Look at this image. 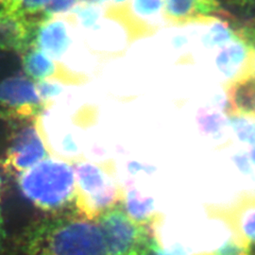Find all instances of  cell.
I'll return each instance as SVG.
<instances>
[{
	"label": "cell",
	"instance_id": "30bf717a",
	"mask_svg": "<svg viewBox=\"0 0 255 255\" xmlns=\"http://www.w3.org/2000/svg\"><path fill=\"white\" fill-rule=\"evenodd\" d=\"M220 49L216 64L227 84L251 74V49L237 32L236 37Z\"/></svg>",
	"mask_w": 255,
	"mask_h": 255
},
{
	"label": "cell",
	"instance_id": "f546056e",
	"mask_svg": "<svg viewBox=\"0 0 255 255\" xmlns=\"http://www.w3.org/2000/svg\"><path fill=\"white\" fill-rule=\"evenodd\" d=\"M249 156H250V159H251L252 164L255 165V146H252L251 151H250V153H249Z\"/></svg>",
	"mask_w": 255,
	"mask_h": 255
},
{
	"label": "cell",
	"instance_id": "ac0fdd59",
	"mask_svg": "<svg viewBox=\"0 0 255 255\" xmlns=\"http://www.w3.org/2000/svg\"><path fill=\"white\" fill-rule=\"evenodd\" d=\"M236 37L234 28L222 23H218L210 28L208 33L203 38L204 45L208 47H222L227 45Z\"/></svg>",
	"mask_w": 255,
	"mask_h": 255
},
{
	"label": "cell",
	"instance_id": "cb8c5ba5",
	"mask_svg": "<svg viewBox=\"0 0 255 255\" xmlns=\"http://www.w3.org/2000/svg\"><path fill=\"white\" fill-rule=\"evenodd\" d=\"M232 160L241 173L249 176L250 178L255 175L254 164H252L250 156L245 151H238L237 153H235Z\"/></svg>",
	"mask_w": 255,
	"mask_h": 255
},
{
	"label": "cell",
	"instance_id": "8fae6325",
	"mask_svg": "<svg viewBox=\"0 0 255 255\" xmlns=\"http://www.w3.org/2000/svg\"><path fill=\"white\" fill-rule=\"evenodd\" d=\"M164 7V0H129L125 6L128 13L124 15L130 19L129 26L136 29L135 34H149L165 24Z\"/></svg>",
	"mask_w": 255,
	"mask_h": 255
},
{
	"label": "cell",
	"instance_id": "8992f818",
	"mask_svg": "<svg viewBox=\"0 0 255 255\" xmlns=\"http://www.w3.org/2000/svg\"><path fill=\"white\" fill-rule=\"evenodd\" d=\"M46 107L29 78L13 76L0 82L1 118L19 123L35 121Z\"/></svg>",
	"mask_w": 255,
	"mask_h": 255
},
{
	"label": "cell",
	"instance_id": "603a6c76",
	"mask_svg": "<svg viewBox=\"0 0 255 255\" xmlns=\"http://www.w3.org/2000/svg\"><path fill=\"white\" fill-rule=\"evenodd\" d=\"M197 12L205 18L214 19L221 11L219 0H194Z\"/></svg>",
	"mask_w": 255,
	"mask_h": 255
},
{
	"label": "cell",
	"instance_id": "9c48e42d",
	"mask_svg": "<svg viewBox=\"0 0 255 255\" xmlns=\"http://www.w3.org/2000/svg\"><path fill=\"white\" fill-rule=\"evenodd\" d=\"M71 42L64 21L50 17L37 26L31 44L57 61L64 57Z\"/></svg>",
	"mask_w": 255,
	"mask_h": 255
},
{
	"label": "cell",
	"instance_id": "52a82bcc",
	"mask_svg": "<svg viewBox=\"0 0 255 255\" xmlns=\"http://www.w3.org/2000/svg\"><path fill=\"white\" fill-rule=\"evenodd\" d=\"M46 19L28 16L9 2L0 6V49L23 53L31 44L37 26Z\"/></svg>",
	"mask_w": 255,
	"mask_h": 255
},
{
	"label": "cell",
	"instance_id": "6da1fadb",
	"mask_svg": "<svg viewBox=\"0 0 255 255\" xmlns=\"http://www.w3.org/2000/svg\"><path fill=\"white\" fill-rule=\"evenodd\" d=\"M26 255H106L96 221L78 214H58L30 224L22 237Z\"/></svg>",
	"mask_w": 255,
	"mask_h": 255
},
{
	"label": "cell",
	"instance_id": "83f0119b",
	"mask_svg": "<svg viewBox=\"0 0 255 255\" xmlns=\"http://www.w3.org/2000/svg\"><path fill=\"white\" fill-rule=\"evenodd\" d=\"M145 255H164V253L162 252V250L160 249V247L158 245L157 241L155 240L154 243L151 245V247L148 249V251L146 252Z\"/></svg>",
	"mask_w": 255,
	"mask_h": 255
},
{
	"label": "cell",
	"instance_id": "d6a6232c",
	"mask_svg": "<svg viewBox=\"0 0 255 255\" xmlns=\"http://www.w3.org/2000/svg\"><path fill=\"white\" fill-rule=\"evenodd\" d=\"M75 1H76V2H78V0H75Z\"/></svg>",
	"mask_w": 255,
	"mask_h": 255
},
{
	"label": "cell",
	"instance_id": "ba28073f",
	"mask_svg": "<svg viewBox=\"0 0 255 255\" xmlns=\"http://www.w3.org/2000/svg\"><path fill=\"white\" fill-rule=\"evenodd\" d=\"M232 234L255 255V201L243 196L230 208L217 210Z\"/></svg>",
	"mask_w": 255,
	"mask_h": 255
},
{
	"label": "cell",
	"instance_id": "277c9868",
	"mask_svg": "<svg viewBox=\"0 0 255 255\" xmlns=\"http://www.w3.org/2000/svg\"><path fill=\"white\" fill-rule=\"evenodd\" d=\"M106 255H145L154 243V227L129 218L121 202L103 211L96 219Z\"/></svg>",
	"mask_w": 255,
	"mask_h": 255
},
{
	"label": "cell",
	"instance_id": "ffe728a7",
	"mask_svg": "<svg viewBox=\"0 0 255 255\" xmlns=\"http://www.w3.org/2000/svg\"><path fill=\"white\" fill-rule=\"evenodd\" d=\"M73 12L80 20L81 26L85 28H95L98 26V22L101 16L100 7L76 4L73 8Z\"/></svg>",
	"mask_w": 255,
	"mask_h": 255
},
{
	"label": "cell",
	"instance_id": "f1b7e54d",
	"mask_svg": "<svg viewBox=\"0 0 255 255\" xmlns=\"http://www.w3.org/2000/svg\"><path fill=\"white\" fill-rule=\"evenodd\" d=\"M106 1L115 6H124L125 7L129 0H106ZM124 7H122V8H124Z\"/></svg>",
	"mask_w": 255,
	"mask_h": 255
},
{
	"label": "cell",
	"instance_id": "9a60e30c",
	"mask_svg": "<svg viewBox=\"0 0 255 255\" xmlns=\"http://www.w3.org/2000/svg\"><path fill=\"white\" fill-rule=\"evenodd\" d=\"M164 20L166 25L172 26L214 21L202 17L197 12L194 0H164Z\"/></svg>",
	"mask_w": 255,
	"mask_h": 255
},
{
	"label": "cell",
	"instance_id": "d4e9b609",
	"mask_svg": "<svg viewBox=\"0 0 255 255\" xmlns=\"http://www.w3.org/2000/svg\"><path fill=\"white\" fill-rule=\"evenodd\" d=\"M128 170L131 174H137L139 172H145L150 174L155 171V167L148 164H140L136 162H131L128 165Z\"/></svg>",
	"mask_w": 255,
	"mask_h": 255
},
{
	"label": "cell",
	"instance_id": "5b68a950",
	"mask_svg": "<svg viewBox=\"0 0 255 255\" xmlns=\"http://www.w3.org/2000/svg\"><path fill=\"white\" fill-rule=\"evenodd\" d=\"M38 119L19 123L18 128L12 132L1 163L5 173L17 177L48 158L46 144L38 128Z\"/></svg>",
	"mask_w": 255,
	"mask_h": 255
},
{
	"label": "cell",
	"instance_id": "e0dca14e",
	"mask_svg": "<svg viewBox=\"0 0 255 255\" xmlns=\"http://www.w3.org/2000/svg\"><path fill=\"white\" fill-rule=\"evenodd\" d=\"M228 122L237 139L249 146L255 145V119L232 116Z\"/></svg>",
	"mask_w": 255,
	"mask_h": 255
},
{
	"label": "cell",
	"instance_id": "5bb4252c",
	"mask_svg": "<svg viewBox=\"0 0 255 255\" xmlns=\"http://www.w3.org/2000/svg\"><path fill=\"white\" fill-rule=\"evenodd\" d=\"M22 65L25 73L36 82L51 80L60 74L56 61L32 44L22 53Z\"/></svg>",
	"mask_w": 255,
	"mask_h": 255
},
{
	"label": "cell",
	"instance_id": "3957f363",
	"mask_svg": "<svg viewBox=\"0 0 255 255\" xmlns=\"http://www.w3.org/2000/svg\"><path fill=\"white\" fill-rule=\"evenodd\" d=\"M76 214L95 221L103 211L119 204L122 188L101 165L78 162L74 165Z\"/></svg>",
	"mask_w": 255,
	"mask_h": 255
},
{
	"label": "cell",
	"instance_id": "7c38bea8",
	"mask_svg": "<svg viewBox=\"0 0 255 255\" xmlns=\"http://www.w3.org/2000/svg\"><path fill=\"white\" fill-rule=\"evenodd\" d=\"M226 114L255 119V75L245 76L230 82L226 87Z\"/></svg>",
	"mask_w": 255,
	"mask_h": 255
},
{
	"label": "cell",
	"instance_id": "4dcf8cb0",
	"mask_svg": "<svg viewBox=\"0 0 255 255\" xmlns=\"http://www.w3.org/2000/svg\"><path fill=\"white\" fill-rule=\"evenodd\" d=\"M3 4H4V2H3V1H2V0H0V6H2V5H3Z\"/></svg>",
	"mask_w": 255,
	"mask_h": 255
},
{
	"label": "cell",
	"instance_id": "7402d4cb",
	"mask_svg": "<svg viewBox=\"0 0 255 255\" xmlns=\"http://www.w3.org/2000/svg\"><path fill=\"white\" fill-rule=\"evenodd\" d=\"M251 49V73L255 75V23H249L234 28Z\"/></svg>",
	"mask_w": 255,
	"mask_h": 255
},
{
	"label": "cell",
	"instance_id": "44dd1931",
	"mask_svg": "<svg viewBox=\"0 0 255 255\" xmlns=\"http://www.w3.org/2000/svg\"><path fill=\"white\" fill-rule=\"evenodd\" d=\"M35 89L39 98L46 104L54 101L59 95L64 92V85L57 80H46L35 83Z\"/></svg>",
	"mask_w": 255,
	"mask_h": 255
},
{
	"label": "cell",
	"instance_id": "1f68e13d",
	"mask_svg": "<svg viewBox=\"0 0 255 255\" xmlns=\"http://www.w3.org/2000/svg\"><path fill=\"white\" fill-rule=\"evenodd\" d=\"M2 1H4V2H9V1H11V0H2Z\"/></svg>",
	"mask_w": 255,
	"mask_h": 255
},
{
	"label": "cell",
	"instance_id": "4fadbf2b",
	"mask_svg": "<svg viewBox=\"0 0 255 255\" xmlns=\"http://www.w3.org/2000/svg\"><path fill=\"white\" fill-rule=\"evenodd\" d=\"M121 204L129 218L138 223L156 227L159 225L160 216L155 209L154 201L144 196L132 182H128L122 188Z\"/></svg>",
	"mask_w": 255,
	"mask_h": 255
},
{
	"label": "cell",
	"instance_id": "2e32d148",
	"mask_svg": "<svg viewBox=\"0 0 255 255\" xmlns=\"http://www.w3.org/2000/svg\"><path fill=\"white\" fill-rule=\"evenodd\" d=\"M197 123L201 133L214 141H220L226 135L228 119L223 111L212 105L199 110Z\"/></svg>",
	"mask_w": 255,
	"mask_h": 255
},
{
	"label": "cell",
	"instance_id": "484cf974",
	"mask_svg": "<svg viewBox=\"0 0 255 255\" xmlns=\"http://www.w3.org/2000/svg\"><path fill=\"white\" fill-rule=\"evenodd\" d=\"M3 192H4V182L2 176L0 174V251L3 246L6 234H5V229H4V219L2 216V210H1V201H2V197H3Z\"/></svg>",
	"mask_w": 255,
	"mask_h": 255
},
{
	"label": "cell",
	"instance_id": "7a4b0ae2",
	"mask_svg": "<svg viewBox=\"0 0 255 255\" xmlns=\"http://www.w3.org/2000/svg\"><path fill=\"white\" fill-rule=\"evenodd\" d=\"M16 178L21 194L38 209L58 215L74 207L76 182L71 164L46 158Z\"/></svg>",
	"mask_w": 255,
	"mask_h": 255
},
{
	"label": "cell",
	"instance_id": "d6986e66",
	"mask_svg": "<svg viewBox=\"0 0 255 255\" xmlns=\"http://www.w3.org/2000/svg\"><path fill=\"white\" fill-rule=\"evenodd\" d=\"M51 0H11L9 5L13 9H18L28 16L39 18H50L45 14V10Z\"/></svg>",
	"mask_w": 255,
	"mask_h": 255
},
{
	"label": "cell",
	"instance_id": "4316f807",
	"mask_svg": "<svg viewBox=\"0 0 255 255\" xmlns=\"http://www.w3.org/2000/svg\"><path fill=\"white\" fill-rule=\"evenodd\" d=\"M231 5L241 9H251L253 8L254 0H226Z\"/></svg>",
	"mask_w": 255,
	"mask_h": 255
}]
</instances>
